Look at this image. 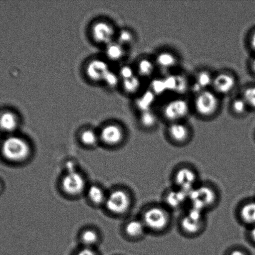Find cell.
<instances>
[{
	"mask_svg": "<svg viewBox=\"0 0 255 255\" xmlns=\"http://www.w3.org/2000/svg\"><path fill=\"white\" fill-rule=\"evenodd\" d=\"M250 45H251V49L255 53V30L252 32L250 38Z\"/></svg>",
	"mask_w": 255,
	"mask_h": 255,
	"instance_id": "35",
	"label": "cell"
},
{
	"mask_svg": "<svg viewBox=\"0 0 255 255\" xmlns=\"http://www.w3.org/2000/svg\"><path fill=\"white\" fill-rule=\"evenodd\" d=\"M176 188L189 194L195 187L198 186V176L191 167H180L176 171L174 177Z\"/></svg>",
	"mask_w": 255,
	"mask_h": 255,
	"instance_id": "8",
	"label": "cell"
},
{
	"mask_svg": "<svg viewBox=\"0 0 255 255\" xmlns=\"http://www.w3.org/2000/svg\"><path fill=\"white\" fill-rule=\"evenodd\" d=\"M81 141L86 146H94L97 143L99 139V135L92 129H86L81 132L80 135Z\"/></svg>",
	"mask_w": 255,
	"mask_h": 255,
	"instance_id": "27",
	"label": "cell"
},
{
	"mask_svg": "<svg viewBox=\"0 0 255 255\" xmlns=\"http://www.w3.org/2000/svg\"><path fill=\"white\" fill-rule=\"evenodd\" d=\"M139 121L140 124L144 128L151 129L154 128L158 124V117L151 110V111L141 112Z\"/></svg>",
	"mask_w": 255,
	"mask_h": 255,
	"instance_id": "22",
	"label": "cell"
},
{
	"mask_svg": "<svg viewBox=\"0 0 255 255\" xmlns=\"http://www.w3.org/2000/svg\"><path fill=\"white\" fill-rule=\"evenodd\" d=\"M229 255H247L246 252H245L243 251H242V250L239 249H236L234 250V251H232L231 252V254H230Z\"/></svg>",
	"mask_w": 255,
	"mask_h": 255,
	"instance_id": "38",
	"label": "cell"
},
{
	"mask_svg": "<svg viewBox=\"0 0 255 255\" xmlns=\"http://www.w3.org/2000/svg\"><path fill=\"white\" fill-rule=\"evenodd\" d=\"M155 63L161 69L168 71V70L174 69L177 66L178 59L176 55L172 52L163 51L157 54Z\"/></svg>",
	"mask_w": 255,
	"mask_h": 255,
	"instance_id": "16",
	"label": "cell"
},
{
	"mask_svg": "<svg viewBox=\"0 0 255 255\" xmlns=\"http://www.w3.org/2000/svg\"><path fill=\"white\" fill-rule=\"evenodd\" d=\"M170 138L177 144H184L191 136V130L186 124L181 122L171 123L167 129Z\"/></svg>",
	"mask_w": 255,
	"mask_h": 255,
	"instance_id": "14",
	"label": "cell"
},
{
	"mask_svg": "<svg viewBox=\"0 0 255 255\" xmlns=\"http://www.w3.org/2000/svg\"><path fill=\"white\" fill-rule=\"evenodd\" d=\"M214 77L211 76L208 71H204L199 72L197 74L195 83L193 85V91H196L197 94L202 91L208 90L209 86H212Z\"/></svg>",
	"mask_w": 255,
	"mask_h": 255,
	"instance_id": "20",
	"label": "cell"
},
{
	"mask_svg": "<svg viewBox=\"0 0 255 255\" xmlns=\"http://www.w3.org/2000/svg\"><path fill=\"white\" fill-rule=\"evenodd\" d=\"M217 201V192L210 185H198L189 194V202L191 207L203 212L214 206Z\"/></svg>",
	"mask_w": 255,
	"mask_h": 255,
	"instance_id": "3",
	"label": "cell"
},
{
	"mask_svg": "<svg viewBox=\"0 0 255 255\" xmlns=\"http://www.w3.org/2000/svg\"><path fill=\"white\" fill-rule=\"evenodd\" d=\"M119 76L122 80H126L136 76L134 69L129 66H124L119 71Z\"/></svg>",
	"mask_w": 255,
	"mask_h": 255,
	"instance_id": "33",
	"label": "cell"
},
{
	"mask_svg": "<svg viewBox=\"0 0 255 255\" xmlns=\"http://www.w3.org/2000/svg\"><path fill=\"white\" fill-rule=\"evenodd\" d=\"M105 205L108 211L115 214L121 215L129 211L132 200L130 195L122 189H116L107 196Z\"/></svg>",
	"mask_w": 255,
	"mask_h": 255,
	"instance_id": "6",
	"label": "cell"
},
{
	"mask_svg": "<svg viewBox=\"0 0 255 255\" xmlns=\"http://www.w3.org/2000/svg\"><path fill=\"white\" fill-rule=\"evenodd\" d=\"M134 41V36L129 30H122L118 35V41L119 44L122 46H129L133 43Z\"/></svg>",
	"mask_w": 255,
	"mask_h": 255,
	"instance_id": "31",
	"label": "cell"
},
{
	"mask_svg": "<svg viewBox=\"0 0 255 255\" xmlns=\"http://www.w3.org/2000/svg\"><path fill=\"white\" fill-rule=\"evenodd\" d=\"M242 98L246 101L249 108L255 110V86H251L244 89Z\"/></svg>",
	"mask_w": 255,
	"mask_h": 255,
	"instance_id": "29",
	"label": "cell"
},
{
	"mask_svg": "<svg viewBox=\"0 0 255 255\" xmlns=\"http://www.w3.org/2000/svg\"><path fill=\"white\" fill-rule=\"evenodd\" d=\"M1 185L0 184V191H1Z\"/></svg>",
	"mask_w": 255,
	"mask_h": 255,
	"instance_id": "40",
	"label": "cell"
},
{
	"mask_svg": "<svg viewBox=\"0 0 255 255\" xmlns=\"http://www.w3.org/2000/svg\"><path fill=\"white\" fill-rule=\"evenodd\" d=\"M232 109L235 114L242 116L246 113L249 107L244 99L241 97L234 100L232 104Z\"/></svg>",
	"mask_w": 255,
	"mask_h": 255,
	"instance_id": "30",
	"label": "cell"
},
{
	"mask_svg": "<svg viewBox=\"0 0 255 255\" xmlns=\"http://www.w3.org/2000/svg\"><path fill=\"white\" fill-rule=\"evenodd\" d=\"M111 71L108 64L101 59H95L86 67V73L90 80L94 82H103L105 77Z\"/></svg>",
	"mask_w": 255,
	"mask_h": 255,
	"instance_id": "13",
	"label": "cell"
},
{
	"mask_svg": "<svg viewBox=\"0 0 255 255\" xmlns=\"http://www.w3.org/2000/svg\"><path fill=\"white\" fill-rule=\"evenodd\" d=\"M141 220L147 230L161 232L168 228L171 223V216L164 207L153 206L145 210Z\"/></svg>",
	"mask_w": 255,
	"mask_h": 255,
	"instance_id": "1",
	"label": "cell"
},
{
	"mask_svg": "<svg viewBox=\"0 0 255 255\" xmlns=\"http://www.w3.org/2000/svg\"><path fill=\"white\" fill-rule=\"evenodd\" d=\"M165 201L170 208L179 209L189 201V194L177 188L171 190L166 195Z\"/></svg>",
	"mask_w": 255,
	"mask_h": 255,
	"instance_id": "15",
	"label": "cell"
},
{
	"mask_svg": "<svg viewBox=\"0 0 255 255\" xmlns=\"http://www.w3.org/2000/svg\"><path fill=\"white\" fill-rule=\"evenodd\" d=\"M62 187L66 194L77 196L84 191L86 181L83 176L76 171L67 172L62 180Z\"/></svg>",
	"mask_w": 255,
	"mask_h": 255,
	"instance_id": "9",
	"label": "cell"
},
{
	"mask_svg": "<svg viewBox=\"0 0 255 255\" xmlns=\"http://www.w3.org/2000/svg\"><path fill=\"white\" fill-rule=\"evenodd\" d=\"M106 55L112 61H119L125 56L124 46L119 42H113L107 45Z\"/></svg>",
	"mask_w": 255,
	"mask_h": 255,
	"instance_id": "21",
	"label": "cell"
},
{
	"mask_svg": "<svg viewBox=\"0 0 255 255\" xmlns=\"http://www.w3.org/2000/svg\"><path fill=\"white\" fill-rule=\"evenodd\" d=\"M155 67H156L155 61H152L149 59H142L140 60L137 64V71L140 76L149 77L154 74Z\"/></svg>",
	"mask_w": 255,
	"mask_h": 255,
	"instance_id": "24",
	"label": "cell"
},
{
	"mask_svg": "<svg viewBox=\"0 0 255 255\" xmlns=\"http://www.w3.org/2000/svg\"><path fill=\"white\" fill-rule=\"evenodd\" d=\"M147 231L142 220L134 219L127 222L125 227V232L132 239H139L143 237Z\"/></svg>",
	"mask_w": 255,
	"mask_h": 255,
	"instance_id": "19",
	"label": "cell"
},
{
	"mask_svg": "<svg viewBox=\"0 0 255 255\" xmlns=\"http://www.w3.org/2000/svg\"><path fill=\"white\" fill-rule=\"evenodd\" d=\"M124 136L123 129L116 124H109L105 126L99 134V138L101 141L110 146H115L121 143Z\"/></svg>",
	"mask_w": 255,
	"mask_h": 255,
	"instance_id": "12",
	"label": "cell"
},
{
	"mask_svg": "<svg viewBox=\"0 0 255 255\" xmlns=\"http://www.w3.org/2000/svg\"><path fill=\"white\" fill-rule=\"evenodd\" d=\"M124 91L129 94H135L139 91L141 87V80L137 76L131 78L124 80L122 82Z\"/></svg>",
	"mask_w": 255,
	"mask_h": 255,
	"instance_id": "26",
	"label": "cell"
},
{
	"mask_svg": "<svg viewBox=\"0 0 255 255\" xmlns=\"http://www.w3.org/2000/svg\"><path fill=\"white\" fill-rule=\"evenodd\" d=\"M251 68L254 74L255 75V56L251 62Z\"/></svg>",
	"mask_w": 255,
	"mask_h": 255,
	"instance_id": "39",
	"label": "cell"
},
{
	"mask_svg": "<svg viewBox=\"0 0 255 255\" xmlns=\"http://www.w3.org/2000/svg\"><path fill=\"white\" fill-rule=\"evenodd\" d=\"M220 100L214 91L206 90L196 95L194 107L197 114L204 117L213 116L218 111Z\"/></svg>",
	"mask_w": 255,
	"mask_h": 255,
	"instance_id": "4",
	"label": "cell"
},
{
	"mask_svg": "<svg viewBox=\"0 0 255 255\" xmlns=\"http://www.w3.org/2000/svg\"><path fill=\"white\" fill-rule=\"evenodd\" d=\"M240 219L245 224L252 227L255 226V201H247L240 209Z\"/></svg>",
	"mask_w": 255,
	"mask_h": 255,
	"instance_id": "17",
	"label": "cell"
},
{
	"mask_svg": "<svg viewBox=\"0 0 255 255\" xmlns=\"http://www.w3.org/2000/svg\"><path fill=\"white\" fill-rule=\"evenodd\" d=\"M82 244L86 247L91 248L94 245L97 244L99 240L98 235L94 231L88 229L82 232L81 236Z\"/></svg>",
	"mask_w": 255,
	"mask_h": 255,
	"instance_id": "28",
	"label": "cell"
},
{
	"mask_svg": "<svg viewBox=\"0 0 255 255\" xmlns=\"http://www.w3.org/2000/svg\"><path fill=\"white\" fill-rule=\"evenodd\" d=\"M156 96L153 92L150 91L137 100V106L139 109L141 110V112L151 111L152 106L156 100Z\"/></svg>",
	"mask_w": 255,
	"mask_h": 255,
	"instance_id": "25",
	"label": "cell"
},
{
	"mask_svg": "<svg viewBox=\"0 0 255 255\" xmlns=\"http://www.w3.org/2000/svg\"><path fill=\"white\" fill-rule=\"evenodd\" d=\"M2 154L12 162H21L29 157L31 148L26 140L21 137L12 136L4 140L1 147Z\"/></svg>",
	"mask_w": 255,
	"mask_h": 255,
	"instance_id": "2",
	"label": "cell"
},
{
	"mask_svg": "<svg viewBox=\"0 0 255 255\" xmlns=\"http://www.w3.org/2000/svg\"><path fill=\"white\" fill-rule=\"evenodd\" d=\"M87 196L92 203L99 205L105 203L106 196L103 190L96 185H92L87 190Z\"/></svg>",
	"mask_w": 255,
	"mask_h": 255,
	"instance_id": "23",
	"label": "cell"
},
{
	"mask_svg": "<svg viewBox=\"0 0 255 255\" xmlns=\"http://www.w3.org/2000/svg\"><path fill=\"white\" fill-rule=\"evenodd\" d=\"M119 75L110 71L105 77L103 82L110 87H116L119 84Z\"/></svg>",
	"mask_w": 255,
	"mask_h": 255,
	"instance_id": "32",
	"label": "cell"
},
{
	"mask_svg": "<svg viewBox=\"0 0 255 255\" xmlns=\"http://www.w3.org/2000/svg\"><path fill=\"white\" fill-rule=\"evenodd\" d=\"M180 226L182 231L189 236H196L201 233L205 226L204 212L191 207L182 217Z\"/></svg>",
	"mask_w": 255,
	"mask_h": 255,
	"instance_id": "5",
	"label": "cell"
},
{
	"mask_svg": "<svg viewBox=\"0 0 255 255\" xmlns=\"http://www.w3.org/2000/svg\"><path fill=\"white\" fill-rule=\"evenodd\" d=\"M190 106L188 102L184 99L172 100L166 104L163 109L165 119L171 123L179 122L188 116Z\"/></svg>",
	"mask_w": 255,
	"mask_h": 255,
	"instance_id": "7",
	"label": "cell"
},
{
	"mask_svg": "<svg viewBox=\"0 0 255 255\" xmlns=\"http://www.w3.org/2000/svg\"><path fill=\"white\" fill-rule=\"evenodd\" d=\"M66 169L67 172L76 171V170H75V165L71 161H69L66 164Z\"/></svg>",
	"mask_w": 255,
	"mask_h": 255,
	"instance_id": "36",
	"label": "cell"
},
{
	"mask_svg": "<svg viewBox=\"0 0 255 255\" xmlns=\"http://www.w3.org/2000/svg\"><path fill=\"white\" fill-rule=\"evenodd\" d=\"M249 237L251 241L255 245V226L252 227L250 230Z\"/></svg>",
	"mask_w": 255,
	"mask_h": 255,
	"instance_id": "37",
	"label": "cell"
},
{
	"mask_svg": "<svg viewBox=\"0 0 255 255\" xmlns=\"http://www.w3.org/2000/svg\"><path fill=\"white\" fill-rule=\"evenodd\" d=\"M76 255H96V254L91 248L84 247V249L79 251Z\"/></svg>",
	"mask_w": 255,
	"mask_h": 255,
	"instance_id": "34",
	"label": "cell"
},
{
	"mask_svg": "<svg viewBox=\"0 0 255 255\" xmlns=\"http://www.w3.org/2000/svg\"><path fill=\"white\" fill-rule=\"evenodd\" d=\"M92 35L95 41L108 45L111 43L114 36L113 27L108 22L99 21L92 27Z\"/></svg>",
	"mask_w": 255,
	"mask_h": 255,
	"instance_id": "11",
	"label": "cell"
},
{
	"mask_svg": "<svg viewBox=\"0 0 255 255\" xmlns=\"http://www.w3.org/2000/svg\"><path fill=\"white\" fill-rule=\"evenodd\" d=\"M236 84V79L233 75L222 72L214 77L212 87L217 95L226 96L234 91Z\"/></svg>",
	"mask_w": 255,
	"mask_h": 255,
	"instance_id": "10",
	"label": "cell"
},
{
	"mask_svg": "<svg viewBox=\"0 0 255 255\" xmlns=\"http://www.w3.org/2000/svg\"><path fill=\"white\" fill-rule=\"evenodd\" d=\"M18 119L11 112H5L0 116V129L2 131L11 132L18 127Z\"/></svg>",
	"mask_w": 255,
	"mask_h": 255,
	"instance_id": "18",
	"label": "cell"
}]
</instances>
